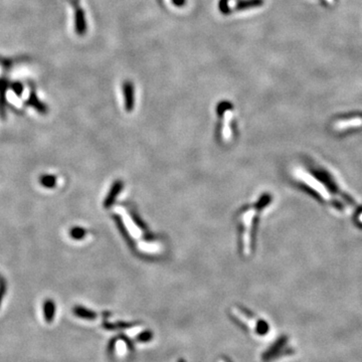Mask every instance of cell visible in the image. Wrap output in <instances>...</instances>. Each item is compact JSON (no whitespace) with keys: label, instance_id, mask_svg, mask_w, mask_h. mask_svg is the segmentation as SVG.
I'll return each instance as SVG.
<instances>
[{"label":"cell","instance_id":"obj_9","mask_svg":"<svg viewBox=\"0 0 362 362\" xmlns=\"http://www.w3.org/2000/svg\"><path fill=\"white\" fill-rule=\"evenodd\" d=\"M185 2H186L185 0H172L173 5L178 6V7H182L185 4Z\"/></svg>","mask_w":362,"mask_h":362},{"label":"cell","instance_id":"obj_4","mask_svg":"<svg viewBox=\"0 0 362 362\" xmlns=\"http://www.w3.org/2000/svg\"><path fill=\"white\" fill-rule=\"evenodd\" d=\"M54 312H55L54 303L52 300H47L44 305V313H45V318L48 323H51L52 321V319L54 317Z\"/></svg>","mask_w":362,"mask_h":362},{"label":"cell","instance_id":"obj_6","mask_svg":"<svg viewBox=\"0 0 362 362\" xmlns=\"http://www.w3.org/2000/svg\"><path fill=\"white\" fill-rule=\"evenodd\" d=\"M74 312L78 317H81L84 319H94L96 317V315L93 312H91L90 310H88L84 307H80V306L75 307Z\"/></svg>","mask_w":362,"mask_h":362},{"label":"cell","instance_id":"obj_5","mask_svg":"<svg viewBox=\"0 0 362 362\" xmlns=\"http://www.w3.org/2000/svg\"><path fill=\"white\" fill-rule=\"evenodd\" d=\"M56 177L52 174H44L40 177V183L46 188H53L56 185Z\"/></svg>","mask_w":362,"mask_h":362},{"label":"cell","instance_id":"obj_8","mask_svg":"<svg viewBox=\"0 0 362 362\" xmlns=\"http://www.w3.org/2000/svg\"><path fill=\"white\" fill-rule=\"evenodd\" d=\"M228 2H229V0H219L218 8H219V11L222 14L226 15V14L230 13V11H232V9H230V7L228 5Z\"/></svg>","mask_w":362,"mask_h":362},{"label":"cell","instance_id":"obj_2","mask_svg":"<svg viewBox=\"0 0 362 362\" xmlns=\"http://www.w3.org/2000/svg\"><path fill=\"white\" fill-rule=\"evenodd\" d=\"M123 90H124V95H125V102H126V108L128 110L132 109L133 107V85L131 84L130 82H125L123 85Z\"/></svg>","mask_w":362,"mask_h":362},{"label":"cell","instance_id":"obj_7","mask_svg":"<svg viewBox=\"0 0 362 362\" xmlns=\"http://www.w3.org/2000/svg\"><path fill=\"white\" fill-rule=\"evenodd\" d=\"M86 235V232L85 229L82 228V227H73L71 230H70V237L74 240H81L85 237Z\"/></svg>","mask_w":362,"mask_h":362},{"label":"cell","instance_id":"obj_3","mask_svg":"<svg viewBox=\"0 0 362 362\" xmlns=\"http://www.w3.org/2000/svg\"><path fill=\"white\" fill-rule=\"evenodd\" d=\"M27 103H28V105H29V106L34 107V108H35L38 112H40V113H42V114H46V112L48 111V109H47V107L45 106V104H43V103L39 100L38 97H37V95H36V93H35L34 91H31V92H30V95H29V98H28V101H27Z\"/></svg>","mask_w":362,"mask_h":362},{"label":"cell","instance_id":"obj_1","mask_svg":"<svg viewBox=\"0 0 362 362\" xmlns=\"http://www.w3.org/2000/svg\"><path fill=\"white\" fill-rule=\"evenodd\" d=\"M264 4V0H239L236 4V10L244 11L256 7H259Z\"/></svg>","mask_w":362,"mask_h":362}]
</instances>
